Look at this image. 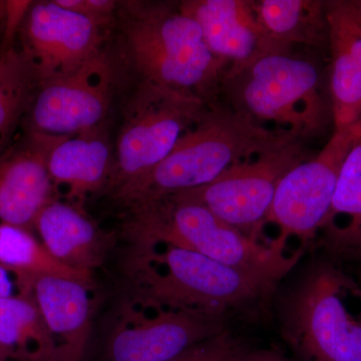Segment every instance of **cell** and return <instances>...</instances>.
<instances>
[{"label": "cell", "mask_w": 361, "mask_h": 361, "mask_svg": "<svg viewBox=\"0 0 361 361\" xmlns=\"http://www.w3.org/2000/svg\"><path fill=\"white\" fill-rule=\"evenodd\" d=\"M351 291L353 292V293L356 294L358 297H360V299L361 300V289L357 288V287L353 286V288H351ZM361 323V319L360 320Z\"/></svg>", "instance_id": "29"}, {"label": "cell", "mask_w": 361, "mask_h": 361, "mask_svg": "<svg viewBox=\"0 0 361 361\" xmlns=\"http://www.w3.org/2000/svg\"><path fill=\"white\" fill-rule=\"evenodd\" d=\"M222 94L229 108L256 123H273L306 140L332 121L317 61L290 49L269 52L226 78Z\"/></svg>", "instance_id": "4"}, {"label": "cell", "mask_w": 361, "mask_h": 361, "mask_svg": "<svg viewBox=\"0 0 361 361\" xmlns=\"http://www.w3.org/2000/svg\"><path fill=\"white\" fill-rule=\"evenodd\" d=\"M254 8L261 25L275 42L287 47L304 45L329 51L325 1L261 0L254 1Z\"/></svg>", "instance_id": "19"}, {"label": "cell", "mask_w": 361, "mask_h": 361, "mask_svg": "<svg viewBox=\"0 0 361 361\" xmlns=\"http://www.w3.org/2000/svg\"><path fill=\"white\" fill-rule=\"evenodd\" d=\"M104 26L54 0L32 4L20 27V49L39 85L75 73L103 52Z\"/></svg>", "instance_id": "11"}, {"label": "cell", "mask_w": 361, "mask_h": 361, "mask_svg": "<svg viewBox=\"0 0 361 361\" xmlns=\"http://www.w3.org/2000/svg\"><path fill=\"white\" fill-rule=\"evenodd\" d=\"M0 361H9L6 355H4V351L1 350V348H0Z\"/></svg>", "instance_id": "30"}, {"label": "cell", "mask_w": 361, "mask_h": 361, "mask_svg": "<svg viewBox=\"0 0 361 361\" xmlns=\"http://www.w3.org/2000/svg\"><path fill=\"white\" fill-rule=\"evenodd\" d=\"M0 348L9 361H56L54 339L32 296L0 298Z\"/></svg>", "instance_id": "20"}, {"label": "cell", "mask_w": 361, "mask_h": 361, "mask_svg": "<svg viewBox=\"0 0 361 361\" xmlns=\"http://www.w3.org/2000/svg\"><path fill=\"white\" fill-rule=\"evenodd\" d=\"M245 349L244 342L229 329L165 361H232Z\"/></svg>", "instance_id": "24"}, {"label": "cell", "mask_w": 361, "mask_h": 361, "mask_svg": "<svg viewBox=\"0 0 361 361\" xmlns=\"http://www.w3.org/2000/svg\"><path fill=\"white\" fill-rule=\"evenodd\" d=\"M183 13L196 21L207 47L228 65L226 78L269 52L291 47L271 39L248 0H188L179 4Z\"/></svg>", "instance_id": "13"}, {"label": "cell", "mask_w": 361, "mask_h": 361, "mask_svg": "<svg viewBox=\"0 0 361 361\" xmlns=\"http://www.w3.org/2000/svg\"><path fill=\"white\" fill-rule=\"evenodd\" d=\"M63 137L27 132L0 156L1 223L30 231L35 228L40 211L54 199L49 158Z\"/></svg>", "instance_id": "14"}, {"label": "cell", "mask_w": 361, "mask_h": 361, "mask_svg": "<svg viewBox=\"0 0 361 361\" xmlns=\"http://www.w3.org/2000/svg\"><path fill=\"white\" fill-rule=\"evenodd\" d=\"M310 158L305 141L293 140L233 166L210 184L173 196L205 206L259 241L278 185L292 169Z\"/></svg>", "instance_id": "8"}, {"label": "cell", "mask_w": 361, "mask_h": 361, "mask_svg": "<svg viewBox=\"0 0 361 361\" xmlns=\"http://www.w3.org/2000/svg\"><path fill=\"white\" fill-rule=\"evenodd\" d=\"M213 106L142 82L126 110L106 189L111 194L151 172Z\"/></svg>", "instance_id": "7"}, {"label": "cell", "mask_w": 361, "mask_h": 361, "mask_svg": "<svg viewBox=\"0 0 361 361\" xmlns=\"http://www.w3.org/2000/svg\"><path fill=\"white\" fill-rule=\"evenodd\" d=\"M158 243V242H154ZM134 242L128 261L132 295L157 307L220 315L258 312L299 261L266 269L222 264L183 247Z\"/></svg>", "instance_id": "1"}, {"label": "cell", "mask_w": 361, "mask_h": 361, "mask_svg": "<svg viewBox=\"0 0 361 361\" xmlns=\"http://www.w3.org/2000/svg\"><path fill=\"white\" fill-rule=\"evenodd\" d=\"M232 361H292L274 350H248L237 355Z\"/></svg>", "instance_id": "27"}, {"label": "cell", "mask_w": 361, "mask_h": 361, "mask_svg": "<svg viewBox=\"0 0 361 361\" xmlns=\"http://www.w3.org/2000/svg\"><path fill=\"white\" fill-rule=\"evenodd\" d=\"M127 230L134 242H158L189 249L243 269H266L299 261L304 246L290 256L275 240L270 245L250 238L196 202L171 196L130 208Z\"/></svg>", "instance_id": "5"}, {"label": "cell", "mask_w": 361, "mask_h": 361, "mask_svg": "<svg viewBox=\"0 0 361 361\" xmlns=\"http://www.w3.org/2000/svg\"><path fill=\"white\" fill-rule=\"evenodd\" d=\"M114 152L103 128L63 137L52 149L49 172L54 186L65 187L78 208L89 195L106 189L113 169Z\"/></svg>", "instance_id": "18"}, {"label": "cell", "mask_w": 361, "mask_h": 361, "mask_svg": "<svg viewBox=\"0 0 361 361\" xmlns=\"http://www.w3.org/2000/svg\"><path fill=\"white\" fill-rule=\"evenodd\" d=\"M7 18V0H0V47L6 32Z\"/></svg>", "instance_id": "28"}, {"label": "cell", "mask_w": 361, "mask_h": 361, "mask_svg": "<svg viewBox=\"0 0 361 361\" xmlns=\"http://www.w3.org/2000/svg\"><path fill=\"white\" fill-rule=\"evenodd\" d=\"M130 61L142 82L218 106L228 65L207 47L179 4L120 2Z\"/></svg>", "instance_id": "3"}, {"label": "cell", "mask_w": 361, "mask_h": 361, "mask_svg": "<svg viewBox=\"0 0 361 361\" xmlns=\"http://www.w3.org/2000/svg\"><path fill=\"white\" fill-rule=\"evenodd\" d=\"M334 130L361 120V0L325 1Z\"/></svg>", "instance_id": "15"}, {"label": "cell", "mask_w": 361, "mask_h": 361, "mask_svg": "<svg viewBox=\"0 0 361 361\" xmlns=\"http://www.w3.org/2000/svg\"><path fill=\"white\" fill-rule=\"evenodd\" d=\"M339 216H346L348 222L343 227L327 229L331 245L348 253L361 248V137L342 164L325 227Z\"/></svg>", "instance_id": "23"}, {"label": "cell", "mask_w": 361, "mask_h": 361, "mask_svg": "<svg viewBox=\"0 0 361 361\" xmlns=\"http://www.w3.org/2000/svg\"><path fill=\"white\" fill-rule=\"evenodd\" d=\"M349 254H355V255L361 257V248L356 249L355 251L349 252Z\"/></svg>", "instance_id": "31"}, {"label": "cell", "mask_w": 361, "mask_h": 361, "mask_svg": "<svg viewBox=\"0 0 361 361\" xmlns=\"http://www.w3.org/2000/svg\"><path fill=\"white\" fill-rule=\"evenodd\" d=\"M0 266L23 280L26 293L35 277L54 275L94 286L92 275L71 269L56 260L30 230L0 223Z\"/></svg>", "instance_id": "21"}, {"label": "cell", "mask_w": 361, "mask_h": 361, "mask_svg": "<svg viewBox=\"0 0 361 361\" xmlns=\"http://www.w3.org/2000/svg\"><path fill=\"white\" fill-rule=\"evenodd\" d=\"M361 137V120L334 130L322 151L292 169L278 185L265 223L277 225L279 245L286 246L291 236L305 246L316 232L325 227L342 164Z\"/></svg>", "instance_id": "9"}, {"label": "cell", "mask_w": 361, "mask_h": 361, "mask_svg": "<svg viewBox=\"0 0 361 361\" xmlns=\"http://www.w3.org/2000/svg\"><path fill=\"white\" fill-rule=\"evenodd\" d=\"M297 139L302 140L218 104L182 135L165 160L113 196L130 208L160 201L210 184L233 166Z\"/></svg>", "instance_id": "2"}, {"label": "cell", "mask_w": 361, "mask_h": 361, "mask_svg": "<svg viewBox=\"0 0 361 361\" xmlns=\"http://www.w3.org/2000/svg\"><path fill=\"white\" fill-rule=\"evenodd\" d=\"M228 318L157 307L130 297L104 349V361H165L222 334Z\"/></svg>", "instance_id": "10"}, {"label": "cell", "mask_w": 361, "mask_h": 361, "mask_svg": "<svg viewBox=\"0 0 361 361\" xmlns=\"http://www.w3.org/2000/svg\"><path fill=\"white\" fill-rule=\"evenodd\" d=\"M25 284L16 273L0 266V298L25 296Z\"/></svg>", "instance_id": "26"}, {"label": "cell", "mask_w": 361, "mask_h": 361, "mask_svg": "<svg viewBox=\"0 0 361 361\" xmlns=\"http://www.w3.org/2000/svg\"><path fill=\"white\" fill-rule=\"evenodd\" d=\"M39 89L35 73L20 49L0 54V152L27 115Z\"/></svg>", "instance_id": "22"}, {"label": "cell", "mask_w": 361, "mask_h": 361, "mask_svg": "<svg viewBox=\"0 0 361 361\" xmlns=\"http://www.w3.org/2000/svg\"><path fill=\"white\" fill-rule=\"evenodd\" d=\"M94 287L54 275L32 280L30 295L54 339L56 361L84 360L92 332Z\"/></svg>", "instance_id": "16"}, {"label": "cell", "mask_w": 361, "mask_h": 361, "mask_svg": "<svg viewBox=\"0 0 361 361\" xmlns=\"http://www.w3.org/2000/svg\"><path fill=\"white\" fill-rule=\"evenodd\" d=\"M56 4L68 11L84 16L101 25L111 23L118 8V2L111 0H54Z\"/></svg>", "instance_id": "25"}, {"label": "cell", "mask_w": 361, "mask_h": 361, "mask_svg": "<svg viewBox=\"0 0 361 361\" xmlns=\"http://www.w3.org/2000/svg\"><path fill=\"white\" fill-rule=\"evenodd\" d=\"M113 92L111 68L104 51L75 73L39 85L25 116L27 132L71 137L99 127Z\"/></svg>", "instance_id": "12"}, {"label": "cell", "mask_w": 361, "mask_h": 361, "mask_svg": "<svg viewBox=\"0 0 361 361\" xmlns=\"http://www.w3.org/2000/svg\"><path fill=\"white\" fill-rule=\"evenodd\" d=\"M353 284L327 262L310 266L279 301L281 336L298 361H361V323L342 292Z\"/></svg>", "instance_id": "6"}, {"label": "cell", "mask_w": 361, "mask_h": 361, "mask_svg": "<svg viewBox=\"0 0 361 361\" xmlns=\"http://www.w3.org/2000/svg\"><path fill=\"white\" fill-rule=\"evenodd\" d=\"M35 228L52 257L66 267L87 275L103 264L111 246V236L99 229L80 209L56 199L40 211Z\"/></svg>", "instance_id": "17"}]
</instances>
